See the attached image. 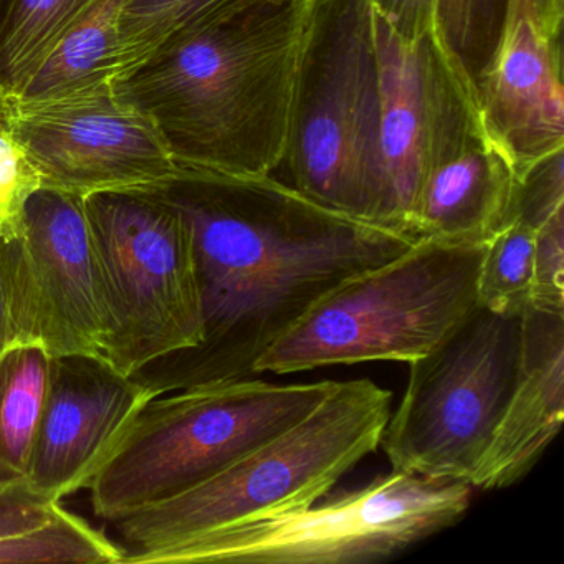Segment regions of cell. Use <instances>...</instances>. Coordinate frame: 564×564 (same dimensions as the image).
I'll return each instance as SVG.
<instances>
[{
  "label": "cell",
  "instance_id": "83f0119b",
  "mask_svg": "<svg viewBox=\"0 0 564 564\" xmlns=\"http://www.w3.org/2000/svg\"><path fill=\"white\" fill-rule=\"evenodd\" d=\"M378 18L401 37L415 41L435 22V0H369Z\"/></svg>",
  "mask_w": 564,
  "mask_h": 564
},
{
  "label": "cell",
  "instance_id": "d4e9b609",
  "mask_svg": "<svg viewBox=\"0 0 564 564\" xmlns=\"http://www.w3.org/2000/svg\"><path fill=\"white\" fill-rule=\"evenodd\" d=\"M564 313V210L551 216L534 232L530 305Z\"/></svg>",
  "mask_w": 564,
  "mask_h": 564
},
{
  "label": "cell",
  "instance_id": "6da1fadb",
  "mask_svg": "<svg viewBox=\"0 0 564 564\" xmlns=\"http://www.w3.org/2000/svg\"><path fill=\"white\" fill-rule=\"evenodd\" d=\"M164 194L193 234L204 338L133 376L156 395L252 378L259 356L319 296L417 240L329 209L272 174L184 171Z\"/></svg>",
  "mask_w": 564,
  "mask_h": 564
},
{
  "label": "cell",
  "instance_id": "5bb4252c",
  "mask_svg": "<svg viewBox=\"0 0 564 564\" xmlns=\"http://www.w3.org/2000/svg\"><path fill=\"white\" fill-rule=\"evenodd\" d=\"M477 85L481 118L520 177L564 150L561 35H551L510 0L503 34Z\"/></svg>",
  "mask_w": 564,
  "mask_h": 564
},
{
  "label": "cell",
  "instance_id": "f1b7e54d",
  "mask_svg": "<svg viewBox=\"0 0 564 564\" xmlns=\"http://www.w3.org/2000/svg\"><path fill=\"white\" fill-rule=\"evenodd\" d=\"M528 11L543 31L561 35L563 29L564 0H527Z\"/></svg>",
  "mask_w": 564,
  "mask_h": 564
},
{
  "label": "cell",
  "instance_id": "f546056e",
  "mask_svg": "<svg viewBox=\"0 0 564 564\" xmlns=\"http://www.w3.org/2000/svg\"><path fill=\"white\" fill-rule=\"evenodd\" d=\"M6 351V310L2 292H0V355Z\"/></svg>",
  "mask_w": 564,
  "mask_h": 564
},
{
  "label": "cell",
  "instance_id": "2e32d148",
  "mask_svg": "<svg viewBox=\"0 0 564 564\" xmlns=\"http://www.w3.org/2000/svg\"><path fill=\"white\" fill-rule=\"evenodd\" d=\"M375 18L381 70L384 226L411 236L409 227L434 111L435 61L441 34L434 22L421 37L408 41L376 12Z\"/></svg>",
  "mask_w": 564,
  "mask_h": 564
},
{
  "label": "cell",
  "instance_id": "484cf974",
  "mask_svg": "<svg viewBox=\"0 0 564 564\" xmlns=\"http://www.w3.org/2000/svg\"><path fill=\"white\" fill-rule=\"evenodd\" d=\"M563 160L564 150L557 151L518 177L513 219L538 229L551 216L564 210Z\"/></svg>",
  "mask_w": 564,
  "mask_h": 564
},
{
  "label": "cell",
  "instance_id": "9a60e30c",
  "mask_svg": "<svg viewBox=\"0 0 564 564\" xmlns=\"http://www.w3.org/2000/svg\"><path fill=\"white\" fill-rule=\"evenodd\" d=\"M564 421V313L521 315L517 378L471 487L500 490L538 464Z\"/></svg>",
  "mask_w": 564,
  "mask_h": 564
},
{
  "label": "cell",
  "instance_id": "8992f818",
  "mask_svg": "<svg viewBox=\"0 0 564 564\" xmlns=\"http://www.w3.org/2000/svg\"><path fill=\"white\" fill-rule=\"evenodd\" d=\"M333 386L243 378L156 395L88 485L95 514L113 523L207 480L305 417Z\"/></svg>",
  "mask_w": 564,
  "mask_h": 564
},
{
  "label": "cell",
  "instance_id": "7402d4cb",
  "mask_svg": "<svg viewBox=\"0 0 564 564\" xmlns=\"http://www.w3.org/2000/svg\"><path fill=\"white\" fill-rule=\"evenodd\" d=\"M534 232L530 224L513 219L485 243L477 282L480 308L498 315H523L530 305Z\"/></svg>",
  "mask_w": 564,
  "mask_h": 564
},
{
  "label": "cell",
  "instance_id": "7a4b0ae2",
  "mask_svg": "<svg viewBox=\"0 0 564 564\" xmlns=\"http://www.w3.org/2000/svg\"><path fill=\"white\" fill-rule=\"evenodd\" d=\"M310 4L239 0L115 85L153 118L181 170L270 176L285 158Z\"/></svg>",
  "mask_w": 564,
  "mask_h": 564
},
{
  "label": "cell",
  "instance_id": "3957f363",
  "mask_svg": "<svg viewBox=\"0 0 564 564\" xmlns=\"http://www.w3.org/2000/svg\"><path fill=\"white\" fill-rule=\"evenodd\" d=\"M391 401V391L369 379L335 382L305 417L213 477L113 521L124 560L316 503L379 447Z\"/></svg>",
  "mask_w": 564,
  "mask_h": 564
},
{
  "label": "cell",
  "instance_id": "ba28073f",
  "mask_svg": "<svg viewBox=\"0 0 564 564\" xmlns=\"http://www.w3.org/2000/svg\"><path fill=\"white\" fill-rule=\"evenodd\" d=\"M108 315L98 358L133 378L204 338L203 295L189 224L166 194L84 200Z\"/></svg>",
  "mask_w": 564,
  "mask_h": 564
},
{
  "label": "cell",
  "instance_id": "277c9868",
  "mask_svg": "<svg viewBox=\"0 0 564 564\" xmlns=\"http://www.w3.org/2000/svg\"><path fill=\"white\" fill-rule=\"evenodd\" d=\"M485 246L417 239L394 259L319 296L253 365V375L368 361L411 362L434 351L477 308Z\"/></svg>",
  "mask_w": 564,
  "mask_h": 564
},
{
  "label": "cell",
  "instance_id": "30bf717a",
  "mask_svg": "<svg viewBox=\"0 0 564 564\" xmlns=\"http://www.w3.org/2000/svg\"><path fill=\"white\" fill-rule=\"evenodd\" d=\"M2 110L42 174L75 199L153 196L183 180L163 133L111 80L42 98L2 95Z\"/></svg>",
  "mask_w": 564,
  "mask_h": 564
},
{
  "label": "cell",
  "instance_id": "7c38bea8",
  "mask_svg": "<svg viewBox=\"0 0 564 564\" xmlns=\"http://www.w3.org/2000/svg\"><path fill=\"white\" fill-rule=\"evenodd\" d=\"M518 176L481 118L477 85L441 39L435 98L409 234L485 246L513 219Z\"/></svg>",
  "mask_w": 564,
  "mask_h": 564
},
{
  "label": "cell",
  "instance_id": "ac0fdd59",
  "mask_svg": "<svg viewBox=\"0 0 564 564\" xmlns=\"http://www.w3.org/2000/svg\"><path fill=\"white\" fill-rule=\"evenodd\" d=\"M127 4L128 0H91L47 64L24 90L8 97H52L111 80L121 15Z\"/></svg>",
  "mask_w": 564,
  "mask_h": 564
},
{
  "label": "cell",
  "instance_id": "8fae6325",
  "mask_svg": "<svg viewBox=\"0 0 564 564\" xmlns=\"http://www.w3.org/2000/svg\"><path fill=\"white\" fill-rule=\"evenodd\" d=\"M0 292L6 349L100 356L108 315L84 200L51 189L32 197L22 232L0 243Z\"/></svg>",
  "mask_w": 564,
  "mask_h": 564
},
{
  "label": "cell",
  "instance_id": "e0dca14e",
  "mask_svg": "<svg viewBox=\"0 0 564 564\" xmlns=\"http://www.w3.org/2000/svg\"><path fill=\"white\" fill-rule=\"evenodd\" d=\"M51 359L34 346H14L0 355V481L28 480Z\"/></svg>",
  "mask_w": 564,
  "mask_h": 564
},
{
  "label": "cell",
  "instance_id": "9c48e42d",
  "mask_svg": "<svg viewBox=\"0 0 564 564\" xmlns=\"http://www.w3.org/2000/svg\"><path fill=\"white\" fill-rule=\"evenodd\" d=\"M520 349L521 316L477 306L434 351L408 362V388L379 442L392 470L470 484L513 389Z\"/></svg>",
  "mask_w": 564,
  "mask_h": 564
},
{
  "label": "cell",
  "instance_id": "ffe728a7",
  "mask_svg": "<svg viewBox=\"0 0 564 564\" xmlns=\"http://www.w3.org/2000/svg\"><path fill=\"white\" fill-rule=\"evenodd\" d=\"M236 2L239 0H128L111 80H123L174 39Z\"/></svg>",
  "mask_w": 564,
  "mask_h": 564
},
{
  "label": "cell",
  "instance_id": "44dd1931",
  "mask_svg": "<svg viewBox=\"0 0 564 564\" xmlns=\"http://www.w3.org/2000/svg\"><path fill=\"white\" fill-rule=\"evenodd\" d=\"M124 550L64 507L45 523L0 538V564H118Z\"/></svg>",
  "mask_w": 564,
  "mask_h": 564
},
{
  "label": "cell",
  "instance_id": "4fadbf2b",
  "mask_svg": "<svg viewBox=\"0 0 564 564\" xmlns=\"http://www.w3.org/2000/svg\"><path fill=\"white\" fill-rule=\"evenodd\" d=\"M153 398L98 356L52 358L29 485L52 501L88 488Z\"/></svg>",
  "mask_w": 564,
  "mask_h": 564
},
{
  "label": "cell",
  "instance_id": "d6986e66",
  "mask_svg": "<svg viewBox=\"0 0 564 564\" xmlns=\"http://www.w3.org/2000/svg\"><path fill=\"white\" fill-rule=\"evenodd\" d=\"M91 0H9L0 18V91L18 95L47 64Z\"/></svg>",
  "mask_w": 564,
  "mask_h": 564
},
{
  "label": "cell",
  "instance_id": "4dcf8cb0",
  "mask_svg": "<svg viewBox=\"0 0 564 564\" xmlns=\"http://www.w3.org/2000/svg\"><path fill=\"white\" fill-rule=\"evenodd\" d=\"M0 104H2V91H0Z\"/></svg>",
  "mask_w": 564,
  "mask_h": 564
},
{
  "label": "cell",
  "instance_id": "52a82bcc",
  "mask_svg": "<svg viewBox=\"0 0 564 564\" xmlns=\"http://www.w3.org/2000/svg\"><path fill=\"white\" fill-rule=\"evenodd\" d=\"M468 481L395 471L302 510L217 528L127 557L128 564H361L458 523Z\"/></svg>",
  "mask_w": 564,
  "mask_h": 564
},
{
  "label": "cell",
  "instance_id": "cb8c5ba5",
  "mask_svg": "<svg viewBox=\"0 0 564 564\" xmlns=\"http://www.w3.org/2000/svg\"><path fill=\"white\" fill-rule=\"evenodd\" d=\"M42 187L41 171L12 130L0 104V243L22 232L29 203Z\"/></svg>",
  "mask_w": 564,
  "mask_h": 564
},
{
  "label": "cell",
  "instance_id": "5b68a950",
  "mask_svg": "<svg viewBox=\"0 0 564 564\" xmlns=\"http://www.w3.org/2000/svg\"><path fill=\"white\" fill-rule=\"evenodd\" d=\"M282 164L290 186L310 199L384 226L381 70L369 0H312Z\"/></svg>",
  "mask_w": 564,
  "mask_h": 564
},
{
  "label": "cell",
  "instance_id": "603a6c76",
  "mask_svg": "<svg viewBox=\"0 0 564 564\" xmlns=\"http://www.w3.org/2000/svg\"><path fill=\"white\" fill-rule=\"evenodd\" d=\"M510 0H435V28L475 82L503 34Z\"/></svg>",
  "mask_w": 564,
  "mask_h": 564
},
{
  "label": "cell",
  "instance_id": "4316f807",
  "mask_svg": "<svg viewBox=\"0 0 564 564\" xmlns=\"http://www.w3.org/2000/svg\"><path fill=\"white\" fill-rule=\"evenodd\" d=\"M61 507L35 491L28 480L0 481V538L45 523Z\"/></svg>",
  "mask_w": 564,
  "mask_h": 564
}]
</instances>
